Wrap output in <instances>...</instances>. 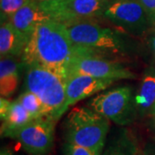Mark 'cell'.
<instances>
[{"instance_id": "1", "label": "cell", "mask_w": 155, "mask_h": 155, "mask_svg": "<svg viewBox=\"0 0 155 155\" xmlns=\"http://www.w3.org/2000/svg\"><path fill=\"white\" fill-rule=\"evenodd\" d=\"M62 23L48 19L41 22L28 39L21 56L23 65L44 67L60 74L66 81L68 67L77 53Z\"/></svg>"}, {"instance_id": "2", "label": "cell", "mask_w": 155, "mask_h": 155, "mask_svg": "<svg viewBox=\"0 0 155 155\" xmlns=\"http://www.w3.org/2000/svg\"><path fill=\"white\" fill-rule=\"evenodd\" d=\"M110 129V120L90 107L73 109L65 126L66 142L102 151Z\"/></svg>"}, {"instance_id": "3", "label": "cell", "mask_w": 155, "mask_h": 155, "mask_svg": "<svg viewBox=\"0 0 155 155\" xmlns=\"http://www.w3.org/2000/svg\"><path fill=\"white\" fill-rule=\"evenodd\" d=\"M25 86L41 101L50 119L57 122L67 110L66 81L60 74L44 67H29Z\"/></svg>"}, {"instance_id": "4", "label": "cell", "mask_w": 155, "mask_h": 155, "mask_svg": "<svg viewBox=\"0 0 155 155\" xmlns=\"http://www.w3.org/2000/svg\"><path fill=\"white\" fill-rule=\"evenodd\" d=\"M99 51L79 47L68 67L67 78L72 74H85L98 78L133 79L136 75L121 63L105 59Z\"/></svg>"}, {"instance_id": "5", "label": "cell", "mask_w": 155, "mask_h": 155, "mask_svg": "<svg viewBox=\"0 0 155 155\" xmlns=\"http://www.w3.org/2000/svg\"><path fill=\"white\" fill-rule=\"evenodd\" d=\"M110 0H48L38 2L50 19L64 25L104 17Z\"/></svg>"}, {"instance_id": "6", "label": "cell", "mask_w": 155, "mask_h": 155, "mask_svg": "<svg viewBox=\"0 0 155 155\" xmlns=\"http://www.w3.org/2000/svg\"><path fill=\"white\" fill-rule=\"evenodd\" d=\"M65 26L69 38L76 46L112 53H121L126 48L125 41L120 34L93 21H84Z\"/></svg>"}, {"instance_id": "7", "label": "cell", "mask_w": 155, "mask_h": 155, "mask_svg": "<svg viewBox=\"0 0 155 155\" xmlns=\"http://www.w3.org/2000/svg\"><path fill=\"white\" fill-rule=\"evenodd\" d=\"M88 107L118 125H127L137 113L135 96L128 86L117 87L98 94L89 101Z\"/></svg>"}, {"instance_id": "8", "label": "cell", "mask_w": 155, "mask_h": 155, "mask_svg": "<svg viewBox=\"0 0 155 155\" xmlns=\"http://www.w3.org/2000/svg\"><path fill=\"white\" fill-rule=\"evenodd\" d=\"M104 17L134 35H141L151 26L144 8L138 0H110Z\"/></svg>"}, {"instance_id": "9", "label": "cell", "mask_w": 155, "mask_h": 155, "mask_svg": "<svg viewBox=\"0 0 155 155\" xmlns=\"http://www.w3.org/2000/svg\"><path fill=\"white\" fill-rule=\"evenodd\" d=\"M55 123L48 117L35 119L17 131L13 138L30 155H48L54 146Z\"/></svg>"}, {"instance_id": "10", "label": "cell", "mask_w": 155, "mask_h": 155, "mask_svg": "<svg viewBox=\"0 0 155 155\" xmlns=\"http://www.w3.org/2000/svg\"><path fill=\"white\" fill-rule=\"evenodd\" d=\"M114 80L92 77L85 74H72L66 79L67 106L74 105L76 103L93 96L108 88Z\"/></svg>"}, {"instance_id": "11", "label": "cell", "mask_w": 155, "mask_h": 155, "mask_svg": "<svg viewBox=\"0 0 155 155\" xmlns=\"http://www.w3.org/2000/svg\"><path fill=\"white\" fill-rule=\"evenodd\" d=\"M0 117L2 121L1 135L11 138H13L17 131L35 120L17 100L0 106Z\"/></svg>"}, {"instance_id": "12", "label": "cell", "mask_w": 155, "mask_h": 155, "mask_svg": "<svg viewBox=\"0 0 155 155\" xmlns=\"http://www.w3.org/2000/svg\"><path fill=\"white\" fill-rule=\"evenodd\" d=\"M7 18L17 30L28 37H30L39 23L50 19L35 0L31 1Z\"/></svg>"}, {"instance_id": "13", "label": "cell", "mask_w": 155, "mask_h": 155, "mask_svg": "<svg viewBox=\"0 0 155 155\" xmlns=\"http://www.w3.org/2000/svg\"><path fill=\"white\" fill-rule=\"evenodd\" d=\"M29 37L17 30L9 21L2 22L0 27L1 57L22 56Z\"/></svg>"}, {"instance_id": "14", "label": "cell", "mask_w": 155, "mask_h": 155, "mask_svg": "<svg viewBox=\"0 0 155 155\" xmlns=\"http://www.w3.org/2000/svg\"><path fill=\"white\" fill-rule=\"evenodd\" d=\"M14 57H1L0 61V93L8 97L13 94L19 82V65Z\"/></svg>"}, {"instance_id": "15", "label": "cell", "mask_w": 155, "mask_h": 155, "mask_svg": "<svg viewBox=\"0 0 155 155\" xmlns=\"http://www.w3.org/2000/svg\"><path fill=\"white\" fill-rule=\"evenodd\" d=\"M155 104V69L145 73L135 95V105L137 112L144 114L153 110Z\"/></svg>"}, {"instance_id": "16", "label": "cell", "mask_w": 155, "mask_h": 155, "mask_svg": "<svg viewBox=\"0 0 155 155\" xmlns=\"http://www.w3.org/2000/svg\"><path fill=\"white\" fill-rule=\"evenodd\" d=\"M17 101L22 104L24 109L31 115L34 119H39L48 117V112L39 97L33 92L27 91L20 95L17 98Z\"/></svg>"}, {"instance_id": "17", "label": "cell", "mask_w": 155, "mask_h": 155, "mask_svg": "<svg viewBox=\"0 0 155 155\" xmlns=\"http://www.w3.org/2000/svg\"><path fill=\"white\" fill-rule=\"evenodd\" d=\"M103 155H140V153L132 140L120 138L110 145Z\"/></svg>"}, {"instance_id": "18", "label": "cell", "mask_w": 155, "mask_h": 155, "mask_svg": "<svg viewBox=\"0 0 155 155\" xmlns=\"http://www.w3.org/2000/svg\"><path fill=\"white\" fill-rule=\"evenodd\" d=\"M31 1L34 0H0L1 15L7 17H10Z\"/></svg>"}, {"instance_id": "19", "label": "cell", "mask_w": 155, "mask_h": 155, "mask_svg": "<svg viewBox=\"0 0 155 155\" xmlns=\"http://www.w3.org/2000/svg\"><path fill=\"white\" fill-rule=\"evenodd\" d=\"M101 153L100 150L91 149L68 142L64 145V155H101Z\"/></svg>"}, {"instance_id": "20", "label": "cell", "mask_w": 155, "mask_h": 155, "mask_svg": "<svg viewBox=\"0 0 155 155\" xmlns=\"http://www.w3.org/2000/svg\"><path fill=\"white\" fill-rule=\"evenodd\" d=\"M144 8L151 26H155V0H138Z\"/></svg>"}, {"instance_id": "21", "label": "cell", "mask_w": 155, "mask_h": 155, "mask_svg": "<svg viewBox=\"0 0 155 155\" xmlns=\"http://www.w3.org/2000/svg\"><path fill=\"white\" fill-rule=\"evenodd\" d=\"M151 46H152V48H153L155 54V30L151 36Z\"/></svg>"}, {"instance_id": "22", "label": "cell", "mask_w": 155, "mask_h": 155, "mask_svg": "<svg viewBox=\"0 0 155 155\" xmlns=\"http://www.w3.org/2000/svg\"><path fill=\"white\" fill-rule=\"evenodd\" d=\"M0 155H13V153H12V152H11V150L3 148V149L1 150Z\"/></svg>"}, {"instance_id": "23", "label": "cell", "mask_w": 155, "mask_h": 155, "mask_svg": "<svg viewBox=\"0 0 155 155\" xmlns=\"http://www.w3.org/2000/svg\"><path fill=\"white\" fill-rule=\"evenodd\" d=\"M152 114H153V115H155V104L154 105H153V110H152Z\"/></svg>"}, {"instance_id": "24", "label": "cell", "mask_w": 155, "mask_h": 155, "mask_svg": "<svg viewBox=\"0 0 155 155\" xmlns=\"http://www.w3.org/2000/svg\"><path fill=\"white\" fill-rule=\"evenodd\" d=\"M37 2H42V1H48V0H35Z\"/></svg>"}, {"instance_id": "25", "label": "cell", "mask_w": 155, "mask_h": 155, "mask_svg": "<svg viewBox=\"0 0 155 155\" xmlns=\"http://www.w3.org/2000/svg\"><path fill=\"white\" fill-rule=\"evenodd\" d=\"M153 124H154V127H155V115H154V117H153Z\"/></svg>"}]
</instances>
